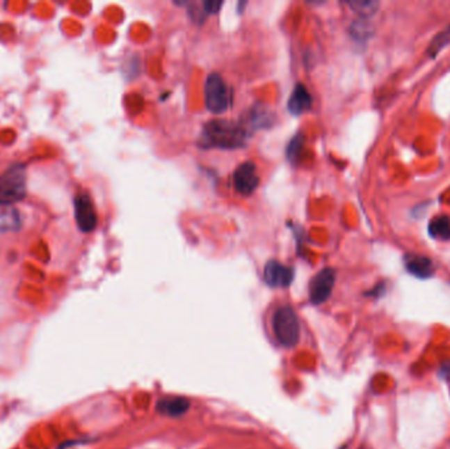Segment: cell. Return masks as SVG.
I'll list each match as a JSON object with an SVG mask.
<instances>
[{
  "label": "cell",
  "instance_id": "cell-11",
  "mask_svg": "<svg viewBox=\"0 0 450 449\" xmlns=\"http://www.w3.org/2000/svg\"><path fill=\"white\" fill-rule=\"evenodd\" d=\"M311 106H312L311 94L308 93V90L305 88V85L298 84V85L295 86L291 97L287 102V109L291 112L292 115L299 116V115L305 113L307 109H311Z\"/></svg>",
  "mask_w": 450,
  "mask_h": 449
},
{
  "label": "cell",
  "instance_id": "cell-12",
  "mask_svg": "<svg viewBox=\"0 0 450 449\" xmlns=\"http://www.w3.org/2000/svg\"><path fill=\"white\" fill-rule=\"evenodd\" d=\"M428 230L433 239L448 242L450 240V219L447 215L436 216L432 219Z\"/></svg>",
  "mask_w": 450,
  "mask_h": 449
},
{
  "label": "cell",
  "instance_id": "cell-3",
  "mask_svg": "<svg viewBox=\"0 0 450 449\" xmlns=\"http://www.w3.org/2000/svg\"><path fill=\"white\" fill-rule=\"evenodd\" d=\"M204 97H206V107L209 112L219 115L230 109L233 100L232 90L230 86L218 73H211L207 77L204 85Z\"/></svg>",
  "mask_w": 450,
  "mask_h": 449
},
{
  "label": "cell",
  "instance_id": "cell-18",
  "mask_svg": "<svg viewBox=\"0 0 450 449\" xmlns=\"http://www.w3.org/2000/svg\"><path fill=\"white\" fill-rule=\"evenodd\" d=\"M223 6V1H218V0H207L203 3V10L206 15H214V13H219L220 7Z\"/></svg>",
  "mask_w": 450,
  "mask_h": 449
},
{
  "label": "cell",
  "instance_id": "cell-17",
  "mask_svg": "<svg viewBox=\"0 0 450 449\" xmlns=\"http://www.w3.org/2000/svg\"><path fill=\"white\" fill-rule=\"evenodd\" d=\"M369 24L365 22H357L354 23L353 28H352V33L354 37L357 38H366L367 37V32H369Z\"/></svg>",
  "mask_w": 450,
  "mask_h": 449
},
{
  "label": "cell",
  "instance_id": "cell-15",
  "mask_svg": "<svg viewBox=\"0 0 450 449\" xmlns=\"http://www.w3.org/2000/svg\"><path fill=\"white\" fill-rule=\"evenodd\" d=\"M303 143H305V139L302 134H296L290 144L287 145V159L291 161V162H295L298 158H299V153L303 148Z\"/></svg>",
  "mask_w": 450,
  "mask_h": 449
},
{
  "label": "cell",
  "instance_id": "cell-5",
  "mask_svg": "<svg viewBox=\"0 0 450 449\" xmlns=\"http://www.w3.org/2000/svg\"><path fill=\"white\" fill-rule=\"evenodd\" d=\"M336 282V271L326 267L319 271L310 282V301L312 304H321L328 301Z\"/></svg>",
  "mask_w": 450,
  "mask_h": 449
},
{
  "label": "cell",
  "instance_id": "cell-2",
  "mask_svg": "<svg viewBox=\"0 0 450 449\" xmlns=\"http://www.w3.org/2000/svg\"><path fill=\"white\" fill-rule=\"evenodd\" d=\"M273 331L280 345L286 348H292L299 342L300 323L290 306H280L277 308L273 315Z\"/></svg>",
  "mask_w": 450,
  "mask_h": 449
},
{
  "label": "cell",
  "instance_id": "cell-6",
  "mask_svg": "<svg viewBox=\"0 0 450 449\" xmlns=\"http://www.w3.org/2000/svg\"><path fill=\"white\" fill-rule=\"evenodd\" d=\"M74 208L75 220L79 230L85 233L94 231L97 228V218L91 198L86 193L77 195L74 200Z\"/></svg>",
  "mask_w": 450,
  "mask_h": 449
},
{
  "label": "cell",
  "instance_id": "cell-9",
  "mask_svg": "<svg viewBox=\"0 0 450 449\" xmlns=\"http://www.w3.org/2000/svg\"><path fill=\"white\" fill-rule=\"evenodd\" d=\"M404 267L407 269V271L411 273L416 278H431L435 274V264L426 255H415V253L405 255Z\"/></svg>",
  "mask_w": 450,
  "mask_h": 449
},
{
  "label": "cell",
  "instance_id": "cell-10",
  "mask_svg": "<svg viewBox=\"0 0 450 449\" xmlns=\"http://www.w3.org/2000/svg\"><path fill=\"white\" fill-rule=\"evenodd\" d=\"M156 409L161 415L169 418H179L188 411L190 402L183 397H165L157 402Z\"/></svg>",
  "mask_w": 450,
  "mask_h": 449
},
{
  "label": "cell",
  "instance_id": "cell-1",
  "mask_svg": "<svg viewBox=\"0 0 450 449\" xmlns=\"http://www.w3.org/2000/svg\"><path fill=\"white\" fill-rule=\"evenodd\" d=\"M246 144V131L245 128L230 122L216 119L207 123L203 128L202 145L206 148H220V149H240Z\"/></svg>",
  "mask_w": 450,
  "mask_h": 449
},
{
  "label": "cell",
  "instance_id": "cell-8",
  "mask_svg": "<svg viewBox=\"0 0 450 449\" xmlns=\"http://www.w3.org/2000/svg\"><path fill=\"white\" fill-rule=\"evenodd\" d=\"M294 269L280 264L275 260L268 261L264 270V279L270 287L283 289L289 287L294 281Z\"/></svg>",
  "mask_w": 450,
  "mask_h": 449
},
{
  "label": "cell",
  "instance_id": "cell-16",
  "mask_svg": "<svg viewBox=\"0 0 450 449\" xmlns=\"http://www.w3.org/2000/svg\"><path fill=\"white\" fill-rule=\"evenodd\" d=\"M449 42L450 28L448 31H445V32L440 33V35H438V36L432 41V44H431V47H429V52H432V56H436L438 50L444 48V47H445L447 44H449Z\"/></svg>",
  "mask_w": 450,
  "mask_h": 449
},
{
  "label": "cell",
  "instance_id": "cell-19",
  "mask_svg": "<svg viewBox=\"0 0 450 449\" xmlns=\"http://www.w3.org/2000/svg\"><path fill=\"white\" fill-rule=\"evenodd\" d=\"M17 221V216H16V214L15 212H10V214H0V230L3 228V226L4 224H7V228L10 227V228H13L11 227V224H8L7 221Z\"/></svg>",
  "mask_w": 450,
  "mask_h": 449
},
{
  "label": "cell",
  "instance_id": "cell-13",
  "mask_svg": "<svg viewBox=\"0 0 450 449\" xmlns=\"http://www.w3.org/2000/svg\"><path fill=\"white\" fill-rule=\"evenodd\" d=\"M348 4L354 13H360L364 19L373 16L379 8V3L373 0H354V1H348Z\"/></svg>",
  "mask_w": 450,
  "mask_h": 449
},
{
  "label": "cell",
  "instance_id": "cell-4",
  "mask_svg": "<svg viewBox=\"0 0 450 449\" xmlns=\"http://www.w3.org/2000/svg\"><path fill=\"white\" fill-rule=\"evenodd\" d=\"M25 195V171L22 165H15L0 178V205L19 202Z\"/></svg>",
  "mask_w": 450,
  "mask_h": 449
},
{
  "label": "cell",
  "instance_id": "cell-14",
  "mask_svg": "<svg viewBox=\"0 0 450 449\" xmlns=\"http://www.w3.org/2000/svg\"><path fill=\"white\" fill-rule=\"evenodd\" d=\"M270 119H273V115L268 112V109H261V107H255L252 111L249 120H250V125L253 129L257 128H266L270 125Z\"/></svg>",
  "mask_w": 450,
  "mask_h": 449
},
{
  "label": "cell",
  "instance_id": "cell-7",
  "mask_svg": "<svg viewBox=\"0 0 450 449\" xmlns=\"http://www.w3.org/2000/svg\"><path fill=\"white\" fill-rule=\"evenodd\" d=\"M233 183L237 193L245 196L253 194L259 184L256 165L250 161L241 164L233 173Z\"/></svg>",
  "mask_w": 450,
  "mask_h": 449
}]
</instances>
